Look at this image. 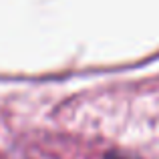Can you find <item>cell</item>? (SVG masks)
Wrapping results in <instances>:
<instances>
[{"mask_svg": "<svg viewBox=\"0 0 159 159\" xmlns=\"http://www.w3.org/2000/svg\"><path fill=\"white\" fill-rule=\"evenodd\" d=\"M105 159H131V157H125V155H119V153H111V155H107Z\"/></svg>", "mask_w": 159, "mask_h": 159, "instance_id": "1", "label": "cell"}]
</instances>
